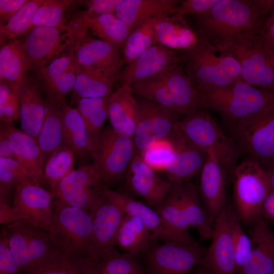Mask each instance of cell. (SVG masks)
<instances>
[{"instance_id":"obj_1","label":"cell","mask_w":274,"mask_h":274,"mask_svg":"<svg viewBox=\"0 0 274 274\" xmlns=\"http://www.w3.org/2000/svg\"><path fill=\"white\" fill-rule=\"evenodd\" d=\"M272 2L255 0H220L209 11L195 16V32L199 40L218 51L236 37L261 32L264 15Z\"/></svg>"},{"instance_id":"obj_2","label":"cell","mask_w":274,"mask_h":274,"mask_svg":"<svg viewBox=\"0 0 274 274\" xmlns=\"http://www.w3.org/2000/svg\"><path fill=\"white\" fill-rule=\"evenodd\" d=\"M195 89L198 108L216 111L234 123L274 106V89L259 88L243 80L219 88Z\"/></svg>"},{"instance_id":"obj_3","label":"cell","mask_w":274,"mask_h":274,"mask_svg":"<svg viewBox=\"0 0 274 274\" xmlns=\"http://www.w3.org/2000/svg\"><path fill=\"white\" fill-rule=\"evenodd\" d=\"M4 229L22 274H30L65 252L51 233L25 220L16 221Z\"/></svg>"},{"instance_id":"obj_4","label":"cell","mask_w":274,"mask_h":274,"mask_svg":"<svg viewBox=\"0 0 274 274\" xmlns=\"http://www.w3.org/2000/svg\"><path fill=\"white\" fill-rule=\"evenodd\" d=\"M261 33L238 36L219 52L237 60L245 82L255 87L274 89V45L266 42Z\"/></svg>"},{"instance_id":"obj_5","label":"cell","mask_w":274,"mask_h":274,"mask_svg":"<svg viewBox=\"0 0 274 274\" xmlns=\"http://www.w3.org/2000/svg\"><path fill=\"white\" fill-rule=\"evenodd\" d=\"M175 126L206 153L212 152L227 173H232L239 148L208 113L197 110L176 122Z\"/></svg>"},{"instance_id":"obj_6","label":"cell","mask_w":274,"mask_h":274,"mask_svg":"<svg viewBox=\"0 0 274 274\" xmlns=\"http://www.w3.org/2000/svg\"><path fill=\"white\" fill-rule=\"evenodd\" d=\"M232 174L234 208L241 222L252 225L262 217V205L271 190L268 175L250 159L236 165Z\"/></svg>"},{"instance_id":"obj_7","label":"cell","mask_w":274,"mask_h":274,"mask_svg":"<svg viewBox=\"0 0 274 274\" xmlns=\"http://www.w3.org/2000/svg\"><path fill=\"white\" fill-rule=\"evenodd\" d=\"M136 153L132 137L119 133L112 127H106L101 129L90 155L93 160L92 164L108 188L125 178Z\"/></svg>"},{"instance_id":"obj_8","label":"cell","mask_w":274,"mask_h":274,"mask_svg":"<svg viewBox=\"0 0 274 274\" xmlns=\"http://www.w3.org/2000/svg\"><path fill=\"white\" fill-rule=\"evenodd\" d=\"M52 219L57 239L64 251L74 256L89 259L92 239L89 214L54 199Z\"/></svg>"},{"instance_id":"obj_9","label":"cell","mask_w":274,"mask_h":274,"mask_svg":"<svg viewBox=\"0 0 274 274\" xmlns=\"http://www.w3.org/2000/svg\"><path fill=\"white\" fill-rule=\"evenodd\" d=\"M70 21L65 27L36 26L22 41L29 70L37 73L55 59L71 52L80 35Z\"/></svg>"},{"instance_id":"obj_10","label":"cell","mask_w":274,"mask_h":274,"mask_svg":"<svg viewBox=\"0 0 274 274\" xmlns=\"http://www.w3.org/2000/svg\"><path fill=\"white\" fill-rule=\"evenodd\" d=\"M239 147L262 166L274 162V106L235 123Z\"/></svg>"},{"instance_id":"obj_11","label":"cell","mask_w":274,"mask_h":274,"mask_svg":"<svg viewBox=\"0 0 274 274\" xmlns=\"http://www.w3.org/2000/svg\"><path fill=\"white\" fill-rule=\"evenodd\" d=\"M206 249L191 245L160 243L152 234L149 250L143 254L147 274H187L198 265Z\"/></svg>"},{"instance_id":"obj_12","label":"cell","mask_w":274,"mask_h":274,"mask_svg":"<svg viewBox=\"0 0 274 274\" xmlns=\"http://www.w3.org/2000/svg\"><path fill=\"white\" fill-rule=\"evenodd\" d=\"M107 187L95 166L83 165L71 172L51 193L54 199L89 213Z\"/></svg>"},{"instance_id":"obj_13","label":"cell","mask_w":274,"mask_h":274,"mask_svg":"<svg viewBox=\"0 0 274 274\" xmlns=\"http://www.w3.org/2000/svg\"><path fill=\"white\" fill-rule=\"evenodd\" d=\"M218 50L198 39L196 44L181 55L184 70L195 88L212 89L228 86L235 80L219 65Z\"/></svg>"},{"instance_id":"obj_14","label":"cell","mask_w":274,"mask_h":274,"mask_svg":"<svg viewBox=\"0 0 274 274\" xmlns=\"http://www.w3.org/2000/svg\"><path fill=\"white\" fill-rule=\"evenodd\" d=\"M237 215L235 208L227 204L214 222L211 244L198 264L211 274L236 272L232 226Z\"/></svg>"},{"instance_id":"obj_15","label":"cell","mask_w":274,"mask_h":274,"mask_svg":"<svg viewBox=\"0 0 274 274\" xmlns=\"http://www.w3.org/2000/svg\"><path fill=\"white\" fill-rule=\"evenodd\" d=\"M53 194L41 185L24 182L14 191L13 211L16 221L25 220L51 233L56 238L53 223Z\"/></svg>"},{"instance_id":"obj_16","label":"cell","mask_w":274,"mask_h":274,"mask_svg":"<svg viewBox=\"0 0 274 274\" xmlns=\"http://www.w3.org/2000/svg\"><path fill=\"white\" fill-rule=\"evenodd\" d=\"M137 100L139 117L133 139L136 154L140 155L152 143L168 136L178 121V114L144 98Z\"/></svg>"},{"instance_id":"obj_17","label":"cell","mask_w":274,"mask_h":274,"mask_svg":"<svg viewBox=\"0 0 274 274\" xmlns=\"http://www.w3.org/2000/svg\"><path fill=\"white\" fill-rule=\"evenodd\" d=\"M104 193L121 208L125 214L139 217L152 234L162 243L185 245L197 243L189 232H183L174 228L149 206L108 188L105 189Z\"/></svg>"},{"instance_id":"obj_18","label":"cell","mask_w":274,"mask_h":274,"mask_svg":"<svg viewBox=\"0 0 274 274\" xmlns=\"http://www.w3.org/2000/svg\"><path fill=\"white\" fill-rule=\"evenodd\" d=\"M104 191L89 213L92 223V245L89 257L90 262L97 259L107 249L114 247L117 234L126 215Z\"/></svg>"},{"instance_id":"obj_19","label":"cell","mask_w":274,"mask_h":274,"mask_svg":"<svg viewBox=\"0 0 274 274\" xmlns=\"http://www.w3.org/2000/svg\"><path fill=\"white\" fill-rule=\"evenodd\" d=\"M71 52L75 57L78 68L81 70L98 71L116 77L124 64L121 51L88 35L80 37Z\"/></svg>"},{"instance_id":"obj_20","label":"cell","mask_w":274,"mask_h":274,"mask_svg":"<svg viewBox=\"0 0 274 274\" xmlns=\"http://www.w3.org/2000/svg\"><path fill=\"white\" fill-rule=\"evenodd\" d=\"M227 172L212 152L207 153L200 172L198 192L203 207L213 224L227 205Z\"/></svg>"},{"instance_id":"obj_21","label":"cell","mask_w":274,"mask_h":274,"mask_svg":"<svg viewBox=\"0 0 274 274\" xmlns=\"http://www.w3.org/2000/svg\"><path fill=\"white\" fill-rule=\"evenodd\" d=\"M125 179L127 188L143 197L153 209L164 200L172 185L168 180L160 178L136 153L128 166Z\"/></svg>"},{"instance_id":"obj_22","label":"cell","mask_w":274,"mask_h":274,"mask_svg":"<svg viewBox=\"0 0 274 274\" xmlns=\"http://www.w3.org/2000/svg\"><path fill=\"white\" fill-rule=\"evenodd\" d=\"M172 142L174 154L164 172L170 182H182L200 173L207 153L192 143L177 127L174 126L167 137Z\"/></svg>"},{"instance_id":"obj_23","label":"cell","mask_w":274,"mask_h":274,"mask_svg":"<svg viewBox=\"0 0 274 274\" xmlns=\"http://www.w3.org/2000/svg\"><path fill=\"white\" fill-rule=\"evenodd\" d=\"M182 62L181 56L175 50L161 45H154L119 72L116 80L123 84H131L149 77Z\"/></svg>"},{"instance_id":"obj_24","label":"cell","mask_w":274,"mask_h":274,"mask_svg":"<svg viewBox=\"0 0 274 274\" xmlns=\"http://www.w3.org/2000/svg\"><path fill=\"white\" fill-rule=\"evenodd\" d=\"M251 225L252 249L238 274H270L274 267V232L262 217Z\"/></svg>"},{"instance_id":"obj_25","label":"cell","mask_w":274,"mask_h":274,"mask_svg":"<svg viewBox=\"0 0 274 274\" xmlns=\"http://www.w3.org/2000/svg\"><path fill=\"white\" fill-rule=\"evenodd\" d=\"M78 66L71 52L51 61L37 73L36 79L46 96L64 98L72 91Z\"/></svg>"},{"instance_id":"obj_26","label":"cell","mask_w":274,"mask_h":274,"mask_svg":"<svg viewBox=\"0 0 274 274\" xmlns=\"http://www.w3.org/2000/svg\"><path fill=\"white\" fill-rule=\"evenodd\" d=\"M73 19L83 29L122 51L131 29L115 14L94 15L78 11Z\"/></svg>"},{"instance_id":"obj_27","label":"cell","mask_w":274,"mask_h":274,"mask_svg":"<svg viewBox=\"0 0 274 274\" xmlns=\"http://www.w3.org/2000/svg\"><path fill=\"white\" fill-rule=\"evenodd\" d=\"M42 91L36 78L27 76L18 90L21 130L37 141L45 115Z\"/></svg>"},{"instance_id":"obj_28","label":"cell","mask_w":274,"mask_h":274,"mask_svg":"<svg viewBox=\"0 0 274 274\" xmlns=\"http://www.w3.org/2000/svg\"><path fill=\"white\" fill-rule=\"evenodd\" d=\"M139 106L130 85H122L108 100V118L117 132L133 138L139 117Z\"/></svg>"},{"instance_id":"obj_29","label":"cell","mask_w":274,"mask_h":274,"mask_svg":"<svg viewBox=\"0 0 274 274\" xmlns=\"http://www.w3.org/2000/svg\"><path fill=\"white\" fill-rule=\"evenodd\" d=\"M1 129L11 141L18 161L27 170L33 182L41 185L46 160L37 141L17 129L13 123H4Z\"/></svg>"},{"instance_id":"obj_30","label":"cell","mask_w":274,"mask_h":274,"mask_svg":"<svg viewBox=\"0 0 274 274\" xmlns=\"http://www.w3.org/2000/svg\"><path fill=\"white\" fill-rule=\"evenodd\" d=\"M172 183L191 227L196 229L201 241L211 239L214 224L203 207L197 187L190 180Z\"/></svg>"},{"instance_id":"obj_31","label":"cell","mask_w":274,"mask_h":274,"mask_svg":"<svg viewBox=\"0 0 274 274\" xmlns=\"http://www.w3.org/2000/svg\"><path fill=\"white\" fill-rule=\"evenodd\" d=\"M181 1L122 0L115 14L131 29L150 18L169 16L176 14Z\"/></svg>"},{"instance_id":"obj_32","label":"cell","mask_w":274,"mask_h":274,"mask_svg":"<svg viewBox=\"0 0 274 274\" xmlns=\"http://www.w3.org/2000/svg\"><path fill=\"white\" fill-rule=\"evenodd\" d=\"M154 28L158 44L174 50H188L198 41L195 31L183 17L174 15L156 18Z\"/></svg>"},{"instance_id":"obj_33","label":"cell","mask_w":274,"mask_h":274,"mask_svg":"<svg viewBox=\"0 0 274 274\" xmlns=\"http://www.w3.org/2000/svg\"><path fill=\"white\" fill-rule=\"evenodd\" d=\"M64 101V98H45L44 118L37 141L46 161L55 151L65 146L61 116Z\"/></svg>"},{"instance_id":"obj_34","label":"cell","mask_w":274,"mask_h":274,"mask_svg":"<svg viewBox=\"0 0 274 274\" xmlns=\"http://www.w3.org/2000/svg\"><path fill=\"white\" fill-rule=\"evenodd\" d=\"M161 73L178 114L185 116L196 111V90L183 64L174 65Z\"/></svg>"},{"instance_id":"obj_35","label":"cell","mask_w":274,"mask_h":274,"mask_svg":"<svg viewBox=\"0 0 274 274\" xmlns=\"http://www.w3.org/2000/svg\"><path fill=\"white\" fill-rule=\"evenodd\" d=\"M29 70L22 41L16 39L1 45L0 81L7 82L18 91Z\"/></svg>"},{"instance_id":"obj_36","label":"cell","mask_w":274,"mask_h":274,"mask_svg":"<svg viewBox=\"0 0 274 274\" xmlns=\"http://www.w3.org/2000/svg\"><path fill=\"white\" fill-rule=\"evenodd\" d=\"M61 116L64 146L74 155L85 157L91 154L92 143L85 122L78 110L62 104Z\"/></svg>"},{"instance_id":"obj_37","label":"cell","mask_w":274,"mask_h":274,"mask_svg":"<svg viewBox=\"0 0 274 274\" xmlns=\"http://www.w3.org/2000/svg\"><path fill=\"white\" fill-rule=\"evenodd\" d=\"M87 274L147 273L136 255L120 253L113 247L90 262Z\"/></svg>"},{"instance_id":"obj_38","label":"cell","mask_w":274,"mask_h":274,"mask_svg":"<svg viewBox=\"0 0 274 274\" xmlns=\"http://www.w3.org/2000/svg\"><path fill=\"white\" fill-rule=\"evenodd\" d=\"M152 234L135 215L126 214L117 234L115 245L131 254L149 250Z\"/></svg>"},{"instance_id":"obj_39","label":"cell","mask_w":274,"mask_h":274,"mask_svg":"<svg viewBox=\"0 0 274 274\" xmlns=\"http://www.w3.org/2000/svg\"><path fill=\"white\" fill-rule=\"evenodd\" d=\"M115 76L102 72L78 68L72 90V100L83 98L102 97L111 94Z\"/></svg>"},{"instance_id":"obj_40","label":"cell","mask_w":274,"mask_h":274,"mask_svg":"<svg viewBox=\"0 0 274 274\" xmlns=\"http://www.w3.org/2000/svg\"><path fill=\"white\" fill-rule=\"evenodd\" d=\"M156 18L147 19L131 30L121 51L124 63H130L150 47L158 44L154 28Z\"/></svg>"},{"instance_id":"obj_41","label":"cell","mask_w":274,"mask_h":274,"mask_svg":"<svg viewBox=\"0 0 274 274\" xmlns=\"http://www.w3.org/2000/svg\"><path fill=\"white\" fill-rule=\"evenodd\" d=\"M109 96L83 98L76 103V109L82 116L87 126L92 149L97 142L104 122L108 117Z\"/></svg>"},{"instance_id":"obj_42","label":"cell","mask_w":274,"mask_h":274,"mask_svg":"<svg viewBox=\"0 0 274 274\" xmlns=\"http://www.w3.org/2000/svg\"><path fill=\"white\" fill-rule=\"evenodd\" d=\"M74 156L66 146L55 151L45 162L41 186L52 193L60 181L75 169Z\"/></svg>"},{"instance_id":"obj_43","label":"cell","mask_w":274,"mask_h":274,"mask_svg":"<svg viewBox=\"0 0 274 274\" xmlns=\"http://www.w3.org/2000/svg\"><path fill=\"white\" fill-rule=\"evenodd\" d=\"M78 2L71 0H46L38 7L32 20L36 26L62 28L67 26L68 11Z\"/></svg>"},{"instance_id":"obj_44","label":"cell","mask_w":274,"mask_h":274,"mask_svg":"<svg viewBox=\"0 0 274 274\" xmlns=\"http://www.w3.org/2000/svg\"><path fill=\"white\" fill-rule=\"evenodd\" d=\"M44 1H27L6 24L0 25L1 45L26 35L31 30L34 15Z\"/></svg>"},{"instance_id":"obj_45","label":"cell","mask_w":274,"mask_h":274,"mask_svg":"<svg viewBox=\"0 0 274 274\" xmlns=\"http://www.w3.org/2000/svg\"><path fill=\"white\" fill-rule=\"evenodd\" d=\"M26 181L34 182L29 172L19 161L0 157V203L9 204L8 197L13 190H15L17 186Z\"/></svg>"},{"instance_id":"obj_46","label":"cell","mask_w":274,"mask_h":274,"mask_svg":"<svg viewBox=\"0 0 274 274\" xmlns=\"http://www.w3.org/2000/svg\"><path fill=\"white\" fill-rule=\"evenodd\" d=\"M134 94L162 105L178 114L161 72L130 85Z\"/></svg>"},{"instance_id":"obj_47","label":"cell","mask_w":274,"mask_h":274,"mask_svg":"<svg viewBox=\"0 0 274 274\" xmlns=\"http://www.w3.org/2000/svg\"><path fill=\"white\" fill-rule=\"evenodd\" d=\"M90 264L88 258L74 256L64 252L30 274H87Z\"/></svg>"},{"instance_id":"obj_48","label":"cell","mask_w":274,"mask_h":274,"mask_svg":"<svg viewBox=\"0 0 274 274\" xmlns=\"http://www.w3.org/2000/svg\"><path fill=\"white\" fill-rule=\"evenodd\" d=\"M153 209L174 228L183 232H188L191 226L179 203L173 184L164 200Z\"/></svg>"},{"instance_id":"obj_49","label":"cell","mask_w":274,"mask_h":274,"mask_svg":"<svg viewBox=\"0 0 274 274\" xmlns=\"http://www.w3.org/2000/svg\"><path fill=\"white\" fill-rule=\"evenodd\" d=\"M174 154L173 145L168 138L152 143L140 156L155 171H164L172 161Z\"/></svg>"},{"instance_id":"obj_50","label":"cell","mask_w":274,"mask_h":274,"mask_svg":"<svg viewBox=\"0 0 274 274\" xmlns=\"http://www.w3.org/2000/svg\"><path fill=\"white\" fill-rule=\"evenodd\" d=\"M20 118L18 91L4 81H0V119L10 123Z\"/></svg>"},{"instance_id":"obj_51","label":"cell","mask_w":274,"mask_h":274,"mask_svg":"<svg viewBox=\"0 0 274 274\" xmlns=\"http://www.w3.org/2000/svg\"><path fill=\"white\" fill-rule=\"evenodd\" d=\"M232 238L236 272H238L243 265L252 249L251 238L244 230L238 214L235 217L232 224Z\"/></svg>"},{"instance_id":"obj_52","label":"cell","mask_w":274,"mask_h":274,"mask_svg":"<svg viewBox=\"0 0 274 274\" xmlns=\"http://www.w3.org/2000/svg\"><path fill=\"white\" fill-rule=\"evenodd\" d=\"M0 274H22L10 249L4 228L0 237Z\"/></svg>"},{"instance_id":"obj_53","label":"cell","mask_w":274,"mask_h":274,"mask_svg":"<svg viewBox=\"0 0 274 274\" xmlns=\"http://www.w3.org/2000/svg\"><path fill=\"white\" fill-rule=\"evenodd\" d=\"M220 0H185L181 1L175 15L183 17L186 14L195 16L201 15L209 11Z\"/></svg>"},{"instance_id":"obj_54","label":"cell","mask_w":274,"mask_h":274,"mask_svg":"<svg viewBox=\"0 0 274 274\" xmlns=\"http://www.w3.org/2000/svg\"><path fill=\"white\" fill-rule=\"evenodd\" d=\"M122 0H89L81 2L87 11L94 15L115 14L116 9Z\"/></svg>"},{"instance_id":"obj_55","label":"cell","mask_w":274,"mask_h":274,"mask_svg":"<svg viewBox=\"0 0 274 274\" xmlns=\"http://www.w3.org/2000/svg\"><path fill=\"white\" fill-rule=\"evenodd\" d=\"M27 0H0L1 25L6 24Z\"/></svg>"},{"instance_id":"obj_56","label":"cell","mask_w":274,"mask_h":274,"mask_svg":"<svg viewBox=\"0 0 274 274\" xmlns=\"http://www.w3.org/2000/svg\"><path fill=\"white\" fill-rule=\"evenodd\" d=\"M0 157L17 160L11 141L5 132L1 129H0Z\"/></svg>"},{"instance_id":"obj_57","label":"cell","mask_w":274,"mask_h":274,"mask_svg":"<svg viewBox=\"0 0 274 274\" xmlns=\"http://www.w3.org/2000/svg\"><path fill=\"white\" fill-rule=\"evenodd\" d=\"M261 216L265 220L274 221V190H270L263 202Z\"/></svg>"},{"instance_id":"obj_58","label":"cell","mask_w":274,"mask_h":274,"mask_svg":"<svg viewBox=\"0 0 274 274\" xmlns=\"http://www.w3.org/2000/svg\"><path fill=\"white\" fill-rule=\"evenodd\" d=\"M265 26L266 31H262L261 34L266 41L274 45V23Z\"/></svg>"},{"instance_id":"obj_59","label":"cell","mask_w":274,"mask_h":274,"mask_svg":"<svg viewBox=\"0 0 274 274\" xmlns=\"http://www.w3.org/2000/svg\"><path fill=\"white\" fill-rule=\"evenodd\" d=\"M268 166L269 168L265 170L268 176L271 190H274V162Z\"/></svg>"},{"instance_id":"obj_60","label":"cell","mask_w":274,"mask_h":274,"mask_svg":"<svg viewBox=\"0 0 274 274\" xmlns=\"http://www.w3.org/2000/svg\"><path fill=\"white\" fill-rule=\"evenodd\" d=\"M198 265V266L194 269L192 274H211L204 267L199 265Z\"/></svg>"},{"instance_id":"obj_61","label":"cell","mask_w":274,"mask_h":274,"mask_svg":"<svg viewBox=\"0 0 274 274\" xmlns=\"http://www.w3.org/2000/svg\"><path fill=\"white\" fill-rule=\"evenodd\" d=\"M270 274H274V267H273V269H272V270Z\"/></svg>"}]
</instances>
